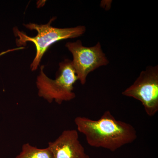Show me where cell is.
I'll return each mask as SVG.
<instances>
[{"label":"cell","instance_id":"6da1fadb","mask_svg":"<svg viewBox=\"0 0 158 158\" xmlns=\"http://www.w3.org/2000/svg\"><path fill=\"white\" fill-rule=\"evenodd\" d=\"M78 131L91 147L114 152L136 140L137 133L132 125L117 120L109 111L97 120L78 116L75 118Z\"/></svg>","mask_w":158,"mask_h":158},{"label":"cell","instance_id":"7a4b0ae2","mask_svg":"<svg viewBox=\"0 0 158 158\" xmlns=\"http://www.w3.org/2000/svg\"><path fill=\"white\" fill-rule=\"evenodd\" d=\"M56 19V17H53L46 24L38 25L33 23L24 24L27 29L37 31V35L35 37H29L16 27L14 28V34L18 37L16 39L18 46L20 48L25 46L28 42L33 43L35 46L36 54L31 64L32 71L37 70L43 56L51 45L60 40L80 37L86 31L85 26L65 28L54 27L51 24Z\"/></svg>","mask_w":158,"mask_h":158},{"label":"cell","instance_id":"3957f363","mask_svg":"<svg viewBox=\"0 0 158 158\" xmlns=\"http://www.w3.org/2000/svg\"><path fill=\"white\" fill-rule=\"evenodd\" d=\"M58 75L55 80L49 78L44 72V65L40 67L36 85L38 94L49 103L55 101L58 104L69 101L76 97L73 85L78 80L72 61L65 59L60 62Z\"/></svg>","mask_w":158,"mask_h":158},{"label":"cell","instance_id":"277c9868","mask_svg":"<svg viewBox=\"0 0 158 158\" xmlns=\"http://www.w3.org/2000/svg\"><path fill=\"white\" fill-rule=\"evenodd\" d=\"M125 96L141 102L148 115L158 111V66H150L142 71L133 85L123 92Z\"/></svg>","mask_w":158,"mask_h":158},{"label":"cell","instance_id":"5b68a950","mask_svg":"<svg viewBox=\"0 0 158 158\" xmlns=\"http://www.w3.org/2000/svg\"><path fill=\"white\" fill-rule=\"evenodd\" d=\"M65 47L72 54L73 65L78 80L82 85L86 83L87 77L90 72L109 64V60L99 42L94 46L88 47L84 46L81 41L78 40L74 42H67Z\"/></svg>","mask_w":158,"mask_h":158},{"label":"cell","instance_id":"8992f818","mask_svg":"<svg viewBox=\"0 0 158 158\" xmlns=\"http://www.w3.org/2000/svg\"><path fill=\"white\" fill-rule=\"evenodd\" d=\"M49 149L54 158H90L79 140L75 130L63 131L53 142L48 143Z\"/></svg>","mask_w":158,"mask_h":158},{"label":"cell","instance_id":"52a82bcc","mask_svg":"<svg viewBox=\"0 0 158 158\" xmlns=\"http://www.w3.org/2000/svg\"><path fill=\"white\" fill-rule=\"evenodd\" d=\"M15 158H54L48 148H38L29 143L23 144L22 151Z\"/></svg>","mask_w":158,"mask_h":158},{"label":"cell","instance_id":"ba28073f","mask_svg":"<svg viewBox=\"0 0 158 158\" xmlns=\"http://www.w3.org/2000/svg\"><path fill=\"white\" fill-rule=\"evenodd\" d=\"M12 51V50H10L7 51L6 52H3L2 53V54H0V56H2V55L4 54V53H6L8 52H10V51Z\"/></svg>","mask_w":158,"mask_h":158}]
</instances>
